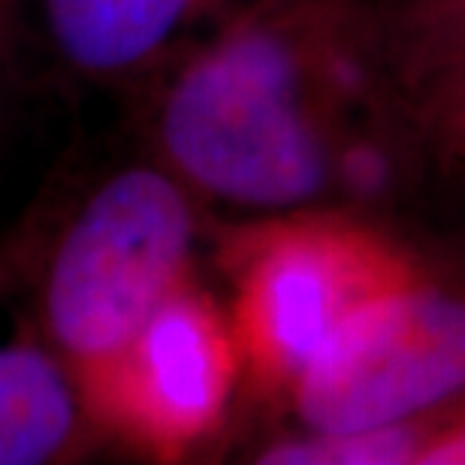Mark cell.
Masks as SVG:
<instances>
[{
    "label": "cell",
    "mask_w": 465,
    "mask_h": 465,
    "mask_svg": "<svg viewBox=\"0 0 465 465\" xmlns=\"http://www.w3.org/2000/svg\"><path fill=\"white\" fill-rule=\"evenodd\" d=\"M353 0H251L154 76L148 154L206 206L284 218L339 200V40Z\"/></svg>",
    "instance_id": "obj_1"
},
{
    "label": "cell",
    "mask_w": 465,
    "mask_h": 465,
    "mask_svg": "<svg viewBox=\"0 0 465 465\" xmlns=\"http://www.w3.org/2000/svg\"><path fill=\"white\" fill-rule=\"evenodd\" d=\"M203 203L154 154L118 163L52 212L31 260V314L88 408L148 318L193 282Z\"/></svg>",
    "instance_id": "obj_2"
},
{
    "label": "cell",
    "mask_w": 465,
    "mask_h": 465,
    "mask_svg": "<svg viewBox=\"0 0 465 465\" xmlns=\"http://www.w3.org/2000/svg\"><path fill=\"white\" fill-rule=\"evenodd\" d=\"M302 430L432 423L465 408V282L411 269L369 296L293 381Z\"/></svg>",
    "instance_id": "obj_3"
},
{
    "label": "cell",
    "mask_w": 465,
    "mask_h": 465,
    "mask_svg": "<svg viewBox=\"0 0 465 465\" xmlns=\"http://www.w3.org/2000/svg\"><path fill=\"white\" fill-rule=\"evenodd\" d=\"M232 245L242 362L272 387H291L369 296L411 263L345 221L314 212L260 218Z\"/></svg>",
    "instance_id": "obj_4"
},
{
    "label": "cell",
    "mask_w": 465,
    "mask_h": 465,
    "mask_svg": "<svg viewBox=\"0 0 465 465\" xmlns=\"http://www.w3.org/2000/svg\"><path fill=\"white\" fill-rule=\"evenodd\" d=\"M242 369L232 321L188 282L157 309L94 399L104 435L179 460L224 420Z\"/></svg>",
    "instance_id": "obj_5"
},
{
    "label": "cell",
    "mask_w": 465,
    "mask_h": 465,
    "mask_svg": "<svg viewBox=\"0 0 465 465\" xmlns=\"http://www.w3.org/2000/svg\"><path fill=\"white\" fill-rule=\"evenodd\" d=\"M224 0H34L45 52L70 79L100 88L152 82L200 18Z\"/></svg>",
    "instance_id": "obj_6"
},
{
    "label": "cell",
    "mask_w": 465,
    "mask_h": 465,
    "mask_svg": "<svg viewBox=\"0 0 465 465\" xmlns=\"http://www.w3.org/2000/svg\"><path fill=\"white\" fill-rule=\"evenodd\" d=\"M100 439L76 375L31 321H18L0 341V465L76 462Z\"/></svg>",
    "instance_id": "obj_7"
},
{
    "label": "cell",
    "mask_w": 465,
    "mask_h": 465,
    "mask_svg": "<svg viewBox=\"0 0 465 465\" xmlns=\"http://www.w3.org/2000/svg\"><path fill=\"white\" fill-rule=\"evenodd\" d=\"M417 170L465 197V22L387 52Z\"/></svg>",
    "instance_id": "obj_8"
},
{
    "label": "cell",
    "mask_w": 465,
    "mask_h": 465,
    "mask_svg": "<svg viewBox=\"0 0 465 465\" xmlns=\"http://www.w3.org/2000/svg\"><path fill=\"white\" fill-rule=\"evenodd\" d=\"M432 423L375 430H300L269 441L254 462L263 465H417Z\"/></svg>",
    "instance_id": "obj_9"
},
{
    "label": "cell",
    "mask_w": 465,
    "mask_h": 465,
    "mask_svg": "<svg viewBox=\"0 0 465 465\" xmlns=\"http://www.w3.org/2000/svg\"><path fill=\"white\" fill-rule=\"evenodd\" d=\"M384 49L465 22V0H360Z\"/></svg>",
    "instance_id": "obj_10"
},
{
    "label": "cell",
    "mask_w": 465,
    "mask_h": 465,
    "mask_svg": "<svg viewBox=\"0 0 465 465\" xmlns=\"http://www.w3.org/2000/svg\"><path fill=\"white\" fill-rule=\"evenodd\" d=\"M34 31V0H0V130L25 91V52Z\"/></svg>",
    "instance_id": "obj_11"
}]
</instances>
